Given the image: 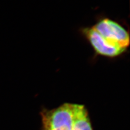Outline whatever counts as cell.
I'll list each match as a JSON object with an SVG mask.
<instances>
[{
    "mask_svg": "<svg viewBox=\"0 0 130 130\" xmlns=\"http://www.w3.org/2000/svg\"><path fill=\"white\" fill-rule=\"evenodd\" d=\"M79 31L91 46L95 56L115 59L125 55L130 46V34L125 23L104 15L99 16L92 26Z\"/></svg>",
    "mask_w": 130,
    "mask_h": 130,
    "instance_id": "cell-1",
    "label": "cell"
},
{
    "mask_svg": "<svg viewBox=\"0 0 130 130\" xmlns=\"http://www.w3.org/2000/svg\"><path fill=\"white\" fill-rule=\"evenodd\" d=\"M41 130H72L74 104L65 103L58 107L40 112Z\"/></svg>",
    "mask_w": 130,
    "mask_h": 130,
    "instance_id": "cell-2",
    "label": "cell"
},
{
    "mask_svg": "<svg viewBox=\"0 0 130 130\" xmlns=\"http://www.w3.org/2000/svg\"><path fill=\"white\" fill-rule=\"evenodd\" d=\"M72 130H93L88 111L84 105L74 104Z\"/></svg>",
    "mask_w": 130,
    "mask_h": 130,
    "instance_id": "cell-3",
    "label": "cell"
}]
</instances>
